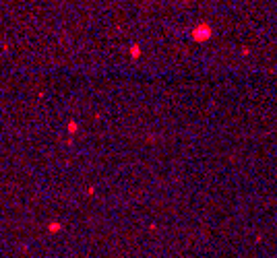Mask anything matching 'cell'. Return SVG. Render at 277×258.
<instances>
[{
	"mask_svg": "<svg viewBox=\"0 0 277 258\" xmlns=\"http://www.w3.org/2000/svg\"><path fill=\"white\" fill-rule=\"evenodd\" d=\"M211 35V27L209 25H199L195 31H192V37H195L196 41H203V39H207Z\"/></svg>",
	"mask_w": 277,
	"mask_h": 258,
	"instance_id": "obj_1",
	"label": "cell"
},
{
	"mask_svg": "<svg viewBox=\"0 0 277 258\" xmlns=\"http://www.w3.org/2000/svg\"><path fill=\"white\" fill-rule=\"evenodd\" d=\"M138 54H141V50H138V47L135 46V47H132V56H138Z\"/></svg>",
	"mask_w": 277,
	"mask_h": 258,
	"instance_id": "obj_2",
	"label": "cell"
}]
</instances>
